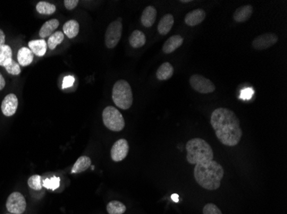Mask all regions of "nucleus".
Segmentation results:
<instances>
[{
	"instance_id": "1",
	"label": "nucleus",
	"mask_w": 287,
	"mask_h": 214,
	"mask_svg": "<svg viewBox=\"0 0 287 214\" xmlns=\"http://www.w3.org/2000/svg\"><path fill=\"white\" fill-rule=\"evenodd\" d=\"M211 124L222 144L234 147L241 140L243 130L240 121L231 110L223 107L214 110L211 116Z\"/></svg>"
},
{
	"instance_id": "2",
	"label": "nucleus",
	"mask_w": 287,
	"mask_h": 214,
	"mask_svg": "<svg viewBox=\"0 0 287 214\" xmlns=\"http://www.w3.org/2000/svg\"><path fill=\"white\" fill-rule=\"evenodd\" d=\"M223 174V167L214 160L208 164L195 165L194 171L196 182L207 190H218L221 185Z\"/></svg>"
},
{
	"instance_id": "3",
	"label": "nucleus",
	"mask_w": 287,
	"mask_h": 214,
	"mask_svg": "<svg viewBox=\"0 0 287 214\" xmlns=\"http://www.w3.org/2000/svg\"><path fill=\"white\" fill-rule=\"evenodd\" d=\"M187 160L191 165L208 164L213 160V151L206 140L194 138L186 144Z\"/></svg>"
},
{
	"instance_id": "4",
	"label": "nucleus",
	"mask_w": 287,
	"mask_h": 214,
	"mask_svg": "<svg viewBox=\"0 0 287 214\" xmlns=\"http://www.w3.org/2000/svg\"><path fill=\"white\" fill-rule=\"evenodd\" d=\"M112 98L115 105L122 110H128L131 107L133 101V96L131 86L125 80H119L113 85Z\"/></svg>"
},
{
	"instance_id": "5",
	"label": "nucleus",
	"mask_w": 287,
	"mask_h": 214,
	"mask_svg": "<svg viewBox=\"0 0 287 214\" xmlns=\"http://www.w3.org/2000/svg\"><path fill=\"white\" fill-rule=\"evenodd\" d=\"M103 120L104 125L112 131L119 132L124 129V117L113 106L110 105L103 110Z\"/></svg>"
},
{
	"instance_id": "6",
	"label": "nucleus",
	"mask_w": 287,
	"mask_h": 214,
	"mask_svg": "<svg viewBox=\"0 0 287 214\" xmlns=\"http://www.w3.org/2000/svg\"><path fill=\"white\" fill-rule=\"evenodd\" d=\"M123 26L121 21H113L109 25L105 33V44L108 48L113 49L121 40Z\"/></svg>"
},
{
	"instance_id": "7",
	"label": "nucleus",
	"mask_w": 287,
	"mask_h": 214,
	"mask_svg": "<svg viewBox=\"0 0 287 214\" xmlns=\"http://www.w3.org/2000/svg\"><path fill=\"white\" fill-rule=\"evenodd\" d=\"M189 83L192 88L199 94H211L215 91V85L209 79L203 77L201 75H193L189 79Z\"/></svg>"
},
{
	"instance_id": "8",
	"label": "nucleus",
	"mask_w": 287,
	"mask_h": 214,
	"mask_svg": "<svg viewBox=\"0 0 287 214\" xmlns=\"http://www.w3.org/2000/svg\"><path fill=\"white\" fill-rule=\"evenodd\" d=\"M26 207V200L21 193L14 192L8 197L6 207L11 214H22L25 212Z\"/></svg>"
},
{
	"instance_id": "9",
	"label": "nucleus",
	"mask_w": 287,
	"mask_h": 214,
	"mask_svg": "<svg viewBox=\"0 0 287 214\" xmlns=\"http://www.w3.org/2000/svg\"><path fill=\"white\" fill-rule=\"evenodd\" d=\"M278 40H279L278 35L273 33H266L255 38V39L252 41V46L255 50L263 51L274 46L278 42Z\"/></svg>"
},
{
	"instance_id": "10",
	"label": "nucleus",
	"mask_w": 287,
	"mask_h": 214,
	"mask_svg": "<svg viewBox=\"0 0 287 214\" xmlns=\"http://www.w3.org/2000/svg\"><path fill=\"white\" fill-rule=\"evenodd\" d=\"M129 152V145L128 140L125 139H120L113 145L111 148V158L114 162H120L124 160V158L128 156Z\"/></svg>"
},
{
	"instance_id": "11",
	"label": "nucleus",
	"mask_w": 287,
	"mask_h": 214,
	"mask_svg": "<svg viewBox=\"0 0 287 214\" xmlns=\"http://www.w3.org/2000/svg\"><path fill=\"white\" fill-rule=\"evenodd\" d=\"M18 106V98L14 94L6 95L1 105V110L4 116L11 117L14 115Z\"/></svg>"
},
{
	"instance_id": "12",
	"label": "nucleus",
	"mask_w": 287,
	"mask_h": 214,
	"mask_svg": "<svg viewBox=\"0 0 287 214\" xmlns=\"http://www.w3.org/2000/svg\"><path fill=\"white\" fill-rule=\"evenodd\" d=\"M206 11L202 9L193 10L186 15L185 23L190 27H195V26L200 24L206 19Z\"/></svg>"
},
{
	"instance_id": "13",
	"label": "nucleus",
	"mask_w": 287,
	"mask_h": 214,
	"mask_svg": "<svg viewBox=\"0 0 287 214\" xmlns=\"http://www.w3.org/2000/svg\"><path fill=\"white\" fill-rule=\"evenodd\" d=\"M183 41H184V39H183V37H181V35H176L171 36L163 44V53H166V54L173 53L183 44Z\"/></svg>"
},
{
	"instance_id": "14",
	"label": "nucleus",
	"mask_w": 287,
	"mask_h": 214,
	"mask_svg": "<svg viewBox=\"0 0 287 214\" xmlns=\"http://www.w3.org/2000/svg\"><path fill=\"white\" fill-rule=\"evenodd\" d=\"M156 15H157V11L156 8L152 5L147 6L142 13V25L146 28H151L156 21Z\"/></svg>"
},
{
	"instance_id": "15",
	"label": "nucleus",
	"mask_w": 287,
	"mask_h": 214,
	"mask_svg": "<svg viewBox=\"0 0 287 214\" xmlns=\"http://www.w3.org/2000/svg\"><path fill=\"white\" fill-rule=\"evenodd\" d=\"M253 6L252 5H243L241 7L238 8L233 15V18L237 22H244L248 21L249 18H251L253 14Z\"/></svg>"
},
{
	"instance_id": "16",
	"label": "nucleus",
	"mask_w": 287,
	"mask_h": 214,
	"mask_svg": "<svg viewBox=\"0 0 287 214\" xmlns=\"http://www.w3.org/2000/svg\"><path fill=\"white\" fill-rule=\"evenodd\" d=\"M174 17L171 14H166L163 16L162 19L160 20L157 30L161 35H166L170 33L171 28L174 25Z\"/></svg>"
},
{
	"instance_id": "17",
	"label": "nucleus",
	"mask_w": 287,
	"mask_h": 214,
	"mask_svg": "<svg viewBox=\"0 0 287 214\" xmlns=\"http://www.w3.org/2000/svg\"><path fill=\"white\" fill-rule=\"evenodd\" d=\"M28 48L36 56L43 57L46 54L47 44L45 39H35L28 42Z\"/></svg>"
},
{
	"instance_id": "18",
	"label": "nucleus",
	"mask_w": 287,
	"mask_h": 214,
	"mask_svg": "<svg viewBox=\"0 0 287 214\" xmlns=\"http://www.w3.org/2000/svg\"><path fill=\"white\" fill-rule=\"evenodd\" d=\"M59 25H60V21H58L57 19H52V20L46 21L40 29V37L43 39L46 37H50L51 35H53V32L58 28Z\"/></svg>"
},
{
	"instance_id": "19",
	"label": "nucleus",
	"mask_w": 287,
	"mask_h": 214,
	"mask_svg": "<svg viewBox=\"0 0 287 214\" xmlns=\"http://www.w3.org/2000/svg\"><path fill=\"white\" fill-rule=\"evenodd\" d=\"M174 75V68L169 62L163 63L156 71V78L159 81H166Z\"/></svg>"
},
{
	"instance_id": "20",
	"label": "nucleus",
	"mask_w": 287,
	"mask_h": 214,
	"mask_svg": "<svg viewBox=\"0 0 287 214\" xmlns=\"http://www.w3.org/2000/svg\"><path fill=\"white\" fill-rule=\"evenodd\" d=\"M33 59L34 53L28 47H22L21 49L18 51V63L21 64L22 66H28L32 63Z\"/></svg>"
},
{
	"instance_id": "21",
	"label": "nucleus",
	"mask_w": 287,
	"mask_h": 214,
	"mask_svg": "<svg viewBox=\"0 0 287 214\" xmlns=\"http://www.w3.org/2000/svg\"><path fill=\"white\" fill-rule=\"evenodd\" d=\"M146 42V35L140 30H134L129 37V43L133 48H140L145 46Z\"/></svg>"
},
{
	"instance_id": "22",
	"label": "nucleus",
	"mask_w": 287,
	"mask_h": 214,
	"mask_svg": "<svg viewBox=\"0 0 287 214\" xmlns=\"http://www.w3.org/2000/svg\"><path fill=\"white\" fill-rule=\"evenodd\" d=\"M91 165V159L87 156H82L76 161L73 167L71 169V173L78 174L80 172H85Z\"/></svg>"
},
{
	"instance_id": "23",
	"label": "nucleus",
	"mask_w": 287,
	"mask_h": 214,
	"mask_svg": "<svg viewBox=\"0 0 287 214\" xmlns=\"http://www.w3.org/2000/svg\"><path fill=\"white\" fill-rule=\"evenodd\" d=\"M63 32L68 38H74L79 33V23L75 20L66 21L63 26Z\"/></svg>"
},
{
	"instance_id": "24",
	"label": "nucleus",
	"mask_w": 287,
	"mask_h": 214,
	"mask_svg": "<svg viewBox=\"0 0 287 214\" xmlns=\"http://www.w3.org/2000/svg\"><path fill=\"white\" fill-rule=\"evenodd\" d=\"M12 60V51L8 45L0 47V66L5 67Z\"/></svg>"
},
{
	"instance_id": "25",
	"label": "nucleus",
	"mask_w": 287,
	"mask_h": 214,
	"mask_svg": "<svg viewBox=\"0 0 287 214\" xmlns=\"http://www.w3.org/2000/svg\"><path fill=\"white\" fill-rule=\"evenodd\" d=\"M127 210L124 204L118 200H112L107 206V211L109 214H123Z\"/></svg>"
},
{
	"instance_id": "26",
	"label": "nucleus",
	"mask_w": 287,
	"mask_h": 214,
	"mask_svg": "<svg viewBox=\"0 0 287 214\" xmlns=\"http://www.w3.org/2000/svg\"><path fill=\"white\" fill-rule=\"evenodd\" d=\"M64 33H62L61 31H57L53 33V35H51L48 38V41L46 43L47 46H48V48L50 50L55 49L57 46H59L64 40Z\"/></svg>"
},
{
	"instance_id": "27",
	"label": "nucleus",
	"mask_w": 287,
	"mask_h": 214,
	"mask_svg": "<svg viewBox=\"0 0 287 214\" xmlns=\"http://www.w3.org/2000/svg\"><path fill=\"white\" fill-rule=\"evenodd\" d=\"M36 11L42 15H52L56 11V6L47 2L41 1L36 5Z\"/></svg>"
},
{
	"instance_id": "28",
	"label": "nucleus",
	"mask_w": 287,
	"mask_h": 214,
	"mask_svg": "<svg viewBox=\"0 0 287 214\" xmlns=\"http://www.w3.org/2000/svg\"><path fill=\"white\" fill-rule=\"evenodd\" d=\"M28 186L34 190H42L43 188V182L42 176L39 175H34L28 180Z\"/></svg>"
},
{
	"instance_id": "29",
	"label": "nucleus",
	"mask_w": 287,
	"mask_h": 214,
	"mask_svg": "<svg viewBox=\"0 0 287 214\" xmlns=\"http://www.w3.org/2000/svg\"><path fill=\"white\" fill-rule=\"evenodd\" d=\"M61 179L57 176H53L50 179H45L43 181V187L47 190H55L60 187Z\"/></svg>"
},
{
	"instance_id": "30",
	"label": "nucleus",
	"mask_w": 287,
	"mask_h": 214,
	"mask_svg": "<svg viewBox=\"0 0 287 214\" xmlns=\"http://www.w3.org/2000/svg\"><path fill=\"white\" fill-rule=\"evenodd\" d=\"M4 68L9 74L13 75V76H18L21 73L20 64L13 59L11 60V63L7 64Z\"/></svg>"
},
{
	"instance_id": "31",
	"label": "nucleus",
	"mask_w": 287,
	"mask_h": 214,
	"mask_svg": "<svg viewBox=\"0 0 287 214\" xmlns=\"http://www.w3.org/2000/svg\"><path fill=\"white\" fill-rule=\"evenodd\" d=\"M203 214H222V212L215 204L208 203L203 208Z\"/></svg>"
},
{
	"instance_id": "32",
	"label": "nucleus",
	"mask_w": 287,
	"mask_h": 214,
	"mask_svg": "<svg viewBox=\"0 0 287 214\" xmlns=\"http://www.w3.org/2000/svg\"><path fill=\"white\" fill-rule=\"evenodd\" d=\"M75 81V78L73 77H71V76H69V77H66L64 78V80H63V84H62V88L63 89H66V88H70V87H72V85L74 83Z\"/></svg>"
},
{
	"instance_id": "33",
	"label": "nucleus",
	"mask_w": 287,
	"mask_h": 214,
	"mask_svg": "<svg viewBox=\"0 0 287 214\" xmlns=\"http://www.w3.org/2000/svg\"><path fill=\"white\" fill-rule=\"evenodd\" d=\"M78 3L79 2H78V0H65L64 1L65 6L67 10H70V11L76 8Z\"/></svg>"
},
{
	"instance_id": "34",
	"label": "nucleus",
	"mask_w": 287,
	"mask_h": 214,
	"mask_svg": "<svg viewBox=\"0 0 287 214\" xmlns=\"http://www.w3.org/2000/svg\"><path fill=\"white\" fill-rule=\"evenodd\" d=\"M252 95H253V90L250 88H247V89H244V90L242 91L241 96L244 99H246V98L248 99V98H251Z\"/></svg>"
},
{
	"instance_id": "35",
	"label": "nucleus",
	"mask_w": 287,
	"mask_h": 214,
	"mask_svg": "<svg viewBox=\"0 0 287 214\" xmlns=\"http://www.w3.org/2000/svg\"><path fill=\"white\" fill-rule=\"evenodd\" d=\"M4 43H5V35L3 30L0 29V47L5 45Z\"/></svg>"
},
{
	"instance_id": "36",
	"label": "nucleus",
	"mask_w": 287,
	"mask_h": 214,
	"mask_svg": "<svg viewBox=\"0 0 287 214\" xmlns=\"http://www.w3.org/2000/svg\"><path fill=\"white\" fill-rule=\"evenodd\" d=\"M5 87V80H4V77L0 73V91L4 89Z\"/></svg>"
},
{
	"instance_id": "37",
	"label": "nucleus",
	"mask_w": 287,
	"mask_h": 214,
	"mask_svg": "<svg viewBox=\"0 0 287 214\" xmlns=\"http://www.w3.org/2000/svg\"><path fill=\"white\" fill-rule=\"evenodd\" d=\"M171 199L174 200L175 202H178V201H179V196H178V195H177V194H174V195H172V196H171Z\"/></svg>"
},
{
	"instance_id": "38",
	"label": "nucleus",
	"mask_w": 287,
	"mask_h": 214,
	"mask_svg": "<svg viewBox=\"0 0 287 214\" xmlns=\"http://www.w3.org/2000/svg\"><path fill=\"white\" fill-rule=\"evenodd\" d=\"M180 2H181V3H190V2H191V0H181V1H180Z\"/></svg>"
},
{
	"instance_id": "39",
	"label": "nucleus",
	"mask_w": 287,
	"mask_h": 214,
	"mask_svg": "<svg viewBox=\"0 0 287 214\" xmlns=\"http://www.w3.org/2000/svg\"></svg>"
}]
</instances>
